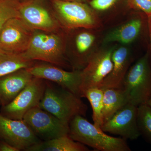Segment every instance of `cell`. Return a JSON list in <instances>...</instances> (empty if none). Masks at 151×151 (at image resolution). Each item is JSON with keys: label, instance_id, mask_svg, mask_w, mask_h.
<instances>
[{"label": "cell", "instance_id": "6da1fadb", "mask_svg": "<svg viewBox=\"0 0 151 151\" xmlns=\"http://www.w3.org/2000/svg\"><path fill=\"white\" fill-rule=\"evenodd\" d=\"M67 35L60 30L47 32L34 29L27 50L22 53L29 60H39L59 67L67 65Z\"/></svg>", "mask_w": 151, "mask_h": 151}, {"label": "cell", "instance_id": "7a4b0ae2", "mask_svg": "<svg viewBox=\"0 0 151 151\" xmlns=\"http://www.w3.org/2000/svg\"><path fill=\"white\" fill-rule=\"evenodd\" d=\"M81 98L57 84L46 80L44 94L39 107L69 124L75 116L86 115L88 107Z\"/></svg>", "mask_w": 151, "mask_h": 151}, {"label": "cell", "instance_id": "3957f363", "mask_svg": "<svg viewBox=\"0 0 151 151\" xmlns=\"http://www.w3.org/2000/svg\"><path fill=\"white\" fill-rule=\"evenodd\" d=\"M68 135L74 141L102 151H131L126 140L107 135L84 118L78 115L69 123Z\"/></svg>", "mask_w": 151, "mask_h": 151}, {"label": "cell", "instance_id": "277c9868", "mask_svg": "<svg viewBox=\"0 0 151 151\" xmlns=\"http://www.w3.org/2000/svg\"><path fill=\"white\" fill-rule=\"evenodd\" d=\"M51 2L55 15L63 29H94L101 26L97 13L83 2L62 0H51Z\"/></svg>", "mask_w": 151, "mask_h": 151}, {"label": "cell", "instance_id": "5b68a950", "mask_svg": "<svg viewBox=\"0 0 151 151\" xmlns=\"http://www.w3.org/2000/svg\"><path fill=\"white\" fill-rule=\"evenodd\" d=\"M150 56L147 52L129 68L122 84L129 103L137 107L147 104L151 97Z\"/></svg>", "mask_w": 151, "mask_h": 151}, {"label": "cell", "instance_id": "8992f818", "mask_svg": "<svg viewBox=\"0 0 151 151\" xmlns=\"http://www.w3.org/2000/svg\"><path fill=\"white\" fill-rule=\"evenodd\" d=\"M46 81L34 77L12 102L1 106L0 114L14 120H23L26 113L39 107L43 97Z\"/></svg>", "mask_w": 151, "mask_h": 151}, {"label": "cell", "instance_id": "52a82bcc", "mask_svg": "<svg viewBox=\"0 0 151 151\" xmlns=\"http://www.w3.org/2000/svg\"><path fill=\"white\" fill-rule=\"evenodd\" d=\"M23 120L41 141L50 140L69 133V124L39 107L26 113Z\"/></svg>", "mask_w": 151, "mask_h": 151}, {"label": "cell", "instance_id": "ba28073f", "mask_svg": "<svg viewBox=\"0 0 151 151\" xmlns=\"http://www.w3.org/2000/svg\"><path fill=\"white\" fill-rule=\"evenodd\" d=\"M27 69L34 77L53 82L81 97L82 70L67 71L46 62L35 63Z\"/></svg>", "mask_w": 151, "mask_h": 151}, {"label": "cell", "instance_id": "9c48e42d", "mask_svg": "<svg viewBox=\"0 0 151 151\" xmlns=\"http://www.w3.org/2000/svg\"><path fill=\"white\" fill-rule=\"evenodd\" d=\"M19 12L20 18L32 29L50 32L62 29L52 7H49L43 0L20 3Z\"/></svg>", "mask_w": 151, "mask_h": 151}, {"label": "cell", "instance_id": "30bf717a", "mask_svg": "<svg viewBox=\"0 0 151 151\" xmlns=\"http://www.w3.org/2000/svg\"><path fill=\"white\" fill-rule=\"evenodd\" d=\"M34 30L20 18L9 20L0 32V50L23 53L29 45Z\"/></svg>", "mask_w": 151, "mask_h": 151}, {"label": "cell", "instance_id": "8fae6325", "mask_svg": "<svg viewBox=\"0 0 151 151\" xmlns=\"http://www.w3.org/2000/svg\"><path fill=\"white\" fill-rule=\"evenodd\" d=\"M114 48L98 50L89 58L82 70L81 97L87 89L93 87L100 88L104 79L111 72L113 68L112 55Z\"/></svg>", "mask_w": 151, "mask_h": 151}, {"label": "cell", "instance_id": "7c38bea8", "mask_svg": "<svg viewBox=\"0 0 151 151\" xmlns=\"http://www.w3.org/2000/svg\"><path fill=\"white\" fill-rule=\"evenodd\" d=\"M0 140L4 141L19 151L42 142L23 120L9 119L0 114Z\"/></svg>", "mask_w": 151, "mask_h": 151}, {"label": "cell", "instance_id": "4fadbf2b", "mask_svg": "<svg viewBox=\"0 0 151 151\" xmlns=\"http://www.w3.org/2000/svg\"><path fill=\"white\" fill-rule=\"evenodd\" d=\"M137 107L128 103L104 122L101 129L125 140L137 139L141 135L137 122Z\"/></svg>", "mask_w": 151, "mask_h": 151}, {"label": "cell", "instance_id": "5bb4252c", "mask_svg": "<svg viewBox=\"0 0 151 151\" xmlns=\"http://www.w3.org/2000/svg\"><path fill=\"white\" fill-rule=\"evenodd\" d=\"M71 40V49L66 50L68 62L73 70H82L85 67L93 53L97 37L92 29L81 28L76 29Z\"/></svg>", "mask_w": 151, "mask_h": 151}, {"label": "cell", "instance_id": "9a60e30c", "mask_svg": "<svg viewBox=\"0 0 151 151\" xmlns=\"http://www.w3.org/2000/svg\"><path fill=\"white\" fill-rule=\"evenodd\" d=\"M34 77L27 68L0 77V105L5 106L12 102Z\"/></svg>", "mask_w": 151, "mask_h": 151}, {"label": "cell", "instance_id": "2e32d148", "mask_svg": "<svg viewBox=\"0 0 151 151\" xmlns=\"http://www.w3.org/2000/svg\"><path fill=\"white\" fill-rule=\"evenodd\" d=\"M112 70L100 87L103 90L108 88H122L124 78L131 63L129 49L127 45H123L114 48L112 52Z\"/></svg>", "mask_w": 151, "mask_h": 151}, {"label": "cell", "instance_id": "e0dca14e", "mask_svg": "<svg viewBox=\"0 0 151 151\" xmlns=\"http://www.w3.org/2000/svg\"><path fill=\"white\" fill-rule=\"evenodd\" d=\"M142 26V21L140 18L132 19L108 32L104 37L103 42L104 44L118 42L127 46L138 38Z\"/></svg>", "mask_w": 151, "mask_h": 151}, {"label": "cell", "instance_id": "ac0fdd59", "mask_svg": "<svg viewBox=\"0 0 151 151\" xmlns=\"http://www.w3.org/2000/svg\"><path fill=\"white\" fill-rule=\"evenodd\" d=\"M85 145L74 141L66 135L50 140L42 141L26 151H88Z\"/></svg>", "mask_w": 151, "mask_h": 151}, {"label": "cell", "instance_id": "d6986e66", "mask_svg": "<svg viewBox=\"0 0 151 151\" xmlns=\"http://www.w3.org/2000/svg\"><path fill=\"white\" fill-rule=\"evenodd\" d=\"M103 103L104 123L129 102L127 94L124 89L121 88L104 89Z\"/></svg>", "mask_w": 151, "mask_h": 151}, {"label": "cell", "instance_id": "ffe728a7", "mask_svg": "<svg viewBox=\"0 0 151 151\" xmlns=\"http://www.w3.org/2000/svg\"><path fill=\"white\" fill-rule=\"evenodd\" d=\"M35 63L20 53L0 50V77L23 68H28Z\"/></svg>", "mask_w": 151, "mask_h": 151}, {"label": "cell", "instance_id": "44dd1931", "mask_svg": "<svg viewBox=\"0 0 151 151\" xmlns=\"http://www.w3.org/2000/svg\"><path fill=\"white\" fill-rule=\"evenodd\" d=\"M83 97L89 100L92 106V119L96 127L101 129L103 123V90L99 87L87 89L83 93Z\"/></svg>", "mask_w": 151, "mask_h": 151}, {"label": "cell", "instance_id": "7402d4cb", "mask_svg": "<svg viewBox=\"0 0 151 151\" xmlns=\"http://www.w3.org/2000/svg\"><path fill=\"white\" fill-rule=\"evenodd\" d=\"M137 122L140 134L151 143V108L147 104L137 107Z\"/></svg>", "mask_w": 151, "mask_h": 151}, {"label": "cell", "instance_id": "603a6c76", "mask_svg": "<svg viewBox=\"0 0 151 151\" xmlns=\"http://www.w3.org/2000/svg\"><path fill=\"white\" fill-rule=\"evenodd\" d=\"M20 3L17 0H0V32L8 21L20 17Z\"/></svg>", "mask_w": 151, "mask_h": 151}, {"label": "cell", "instance_id": "cb8c5ba5", "mask_svg": "<svg viewBox=\"0 0 151 151\" xmlns=\"http://www.w3.org/2000/svg\"><path fill=\"white\" fill-rule=\"evenodd\" d=\"M127 4L130 8L143 12L148 18L151 17V0H127Z\"/></svg>", "mask_w": 151, "mask_h": 151}, {"label": "cell", "instance_id": "d4e9b609", "mask_svg": "<svg viewBox=\"0 0 151 151\" xmlns=\"http://www.w3.org/2000/svg\"><path fill=\"white\" fill-rule=\"evenodd\" d=\"M119 0H91L89 6L95 12H104L112 8Z\"/></svg>", "mask_w": 151, "mask_h": 151}, {"label": "cell", "instance_id": "484cf974", "mask_svg": "<svg viewBox=\"0 0 151 151\" xmlns=\"http://www.w3.org/2000/svg\"><path fill=\"white\" fill-rule=\"evenodd\" d=\"M0 151H19L8 143L0 140Z\"/></svg>", "mask_w": 151, "mask_h": 151}, {"label": "cell", "instance_id": "4316f807", "mask_svg": "<svg viewBox=\"0 0 151 151\" xmlns=\"http://www.w3.org/2000/svg\"><path fill=\"white\" fill-rule=\"evenodd\" d=\"M62 1H68L81 2H83L84 1H86V0H62Z\"/></svg>", "mask_w": 151, "mask_h": 151}, {"label": "cell", "instance_id": "83f0119b", "mask_svg": "<svg viewBox=\"0 0 151 151\" xmlns=\"http://www.w3.org/2000/svg\"><path fill=\"white\" fill-rule=\"evenodd\" d=\"M150 21V50L151 52V17L149 18Z\"/></svg>", "mask_w": 151, "mask_h": 151}, {"label": "cell", "instance_id": "f1b7e54d", "mask_svg": "<svg viewBox=\"0 0 151 151\" xmlns=\"http://www.w3.org/2000/svg\"><path fill=\"white\" fill-rule=\"evenodd\" d=\"M20 3L24 2L30 0H17Z\"/></svg>", "mask_w": 151, "mask_h": 151}, {"label": "cell", "instance_id": "f546056e", "mask_svg": "<svg viewBox=\"0 0 151 151\" xmlns=\"http://www.w3.org/2000/svg\"><path fill=\"white\" fill-rule=\"evenodd\" d=\"M147 104L148 105H149V106H150V107L151 108V97L150 99V100L148 101V102L147 103Z\"/></svg>", "mask_w": 151, "mask_h": 151}]
</instances>
